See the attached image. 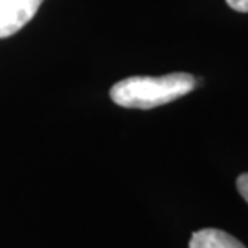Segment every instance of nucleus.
Masks as SVG:
<instances>
[{
	"mask_svg": "<svg viewBox=\"0 0 248 248\" xmlns=\"http://www.w3.org/2000/svg\"><path fill=\"white\" fill-rule=\"evenodd\" d=\"M195 78L186 72L168 76H133L118 81L110 89V99L124 108H155L182 98L195 89Z\"/></svg>",
	"mask_w": 248,
	"mask_h": 248,
	"instance_id": "nucleus-1",
	"label": "nucleus"
},
{
	"mask_svg": "<svg viewBox=\"0 0 248 248\" xmlns=\"http://www.w3.org/2000/svg\"><path fill=\"white\" fill-rule=\"evenodd\" d=\"M45 0H0V39L15 35L35 17Z\"/></svg>",
	"mask_w": 248,
	"mask_h": 248,
	"instance_id": "nucleus-2",
	"label": "nucleus"
},
{
	"mask_svg": "<svg viewBox=\"0 0 248 248\" xmlns=\"http://www.w3.org/2000/svg\"><path fill=\"white\" fill-rule=\"evenodd\" d=\"M189 248H247L230 233L215 228H204L191 235Z\"/></svg>",
	"mask_w": 248,
	"mask_h": 248,
	"instance_id": "nucleus-3",
	"label": "nucleus"
},
{
	"mask_svg": "<svg viewBox=\"0 0 248 248\" xmlns=\"http://www.w3.org/2000/svg\"><path fill=\"white\" fill-rule=\"evenodd\" d=\"M237 189H239L241 197L248 202V173H243L237 177Z\"/></svg>",
	"mask_w": 248,
	"mask_h": 248,
	"instance_id": "nucleus-4",
	"label": "nucleus"
},
{
	"mask_svg": "<svg viewBox=\"0 0 248 248\" xmlns=\"http://www.w3.org/2000/svg\"><path fill=\"white\" fill-rule=\"evenodd\" d=\"M228 6L239 13H248V0H226Z\"/></svg>",
	"mask_w": 248,
	"mask_h": 248,
	"instance_id": "nucleus-5",
	"label": "nucleus"
}]
</instances>
